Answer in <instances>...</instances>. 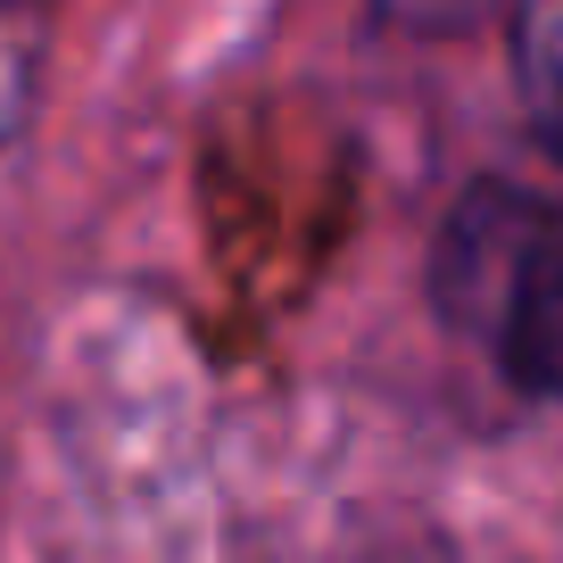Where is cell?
Listing matches in <instances>:
<instances>
[{
  "label": "cell",
  "mask_w": 563,
  "mask_h": 563,
  "mask_svg": "<svg viewBox=\"0 0 563 563\" xmlns=\"http://www.w3.org/2000/svg\"><path fill=\"white\" fill-rule=\"evenodd\" d=\"M440 316L530 398H563V208L522 183H473L431 249Z\"/></svg>",
  "instance_id": "6da1fadb"
},
{
  "label": "cell",
  "mask_w": 563,
  "mask_h": 563,
  "mask_svg": "<svg viewBox=\"0 0 563 563\" xmlns=\"http://www.w3.org/2000/svg\"><path fill=\"white\" fill-rule=\"evenodd\" d=\"M514 58H522V100H530V124H539L547 150L563 158V0H530V9H522Z\"/></svg>",
  "instance_id": "7a4b0ae2"
},
{
  "label": "cell",
  "mask_w": 563,
  "mask_h": 563,
  "mask_svg": "<svg viewBox=\"0 0 563 563\" xmlns=\"http://www.w3.org/2000/svg\"><path fill=\"white\" fill-rule=\"evenodd\" d=\"M398 18H473V0H389Z\"/></svg>",
  "instance_id": "3957f363"
},
{
  "label": "cell",
  "mask_w": 563,
  "mask_h": 563,
  "mask_svg": "<svg viewBox=\"0 0 563 563\" xmlns=\"http://www.w3.org/2000/svg\"><path fill=\"white\" fill-rule=\"evenodd\" d=\"M0 9H9V0H0Z\"/></svg>",
  "instance_id": "277c9868"
}]
</instances>
